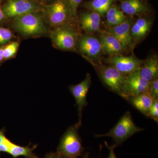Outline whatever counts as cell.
<instances>
[{
  "mask_svg": "<svg viewBox=\"0 0 158 158\" xmlns=\"http://www.w3.org/2000/svg\"><path fill=\"white\" fill-rule=\"evenodd\" d=\"M38 12H31L15 18L14 28L23 35L27 37L40 36L46 33L43 18Z\"/></svg>",
  "mask_w": 158,
  "mask_h": 158,
  "instance_id": "obj_2",
  "label": "cell"
},
{
  "mask_svg": "<svg viewBox=\"0 0 158 158\" xmlns=\"http://www.w3.org/2000/svg\"><path fill=\"white\" fill-rule=\"evenodd\" d=\"M5 132H6V131H5V129L0 130V144L5 142L6 139L8 138L5 135Z\"/></svg>",
  "mask_w": 158,
  "mask_h": 158,
  "instance_id": "obj_29",
  "label": "cell"
},
{
  "mask_svg": "<svg viewBox=\"0 0 158 158\" xmlns=\"http://www.w3.org/2000/svg\"><path fill=\"white\" fill-rule=\"evenodd\" d=\"M144 61L134 55L128 56L116 55L106 59V62L126 76L140 70Z\"/></svg>",
  "mask_w": 158,
  "mask_h": 158,
  "instance_id": "obj_8",
  "label": "cell"
},
{
  "mask_svg": "<svg viewBox=\"0 0 158 158\" xmlns=\"http://www.w3.org/2000/svg\"><path fill=\"white\" fill-rule=\"evenodd\" d=\"M142 16L139 18L131 27V35L135 42H138L146 37L150 31L153 24L152 19Z\"/></svg>",
  "mask_w": 158,
  "mask_h": 158,
  "instance_id": "obj_16",
  "label": "cell"
},
{
  "mask_svg": "<svg viewBox=\"0 0 158 158\" xmlns=\"http://www.w3.org/2000/svg\"><path fill=\"white\" fill-rule=\"evenodd\" d=\"M118 0H90L85 2L84 6L88 10L95 11L101 17L106 15L107 11Z\"/></svg>",
  "mask_w": 158,
  "mask_h": 158,
  "instance_id": "obj_20",
  "label": "cell"
},
{
  "mask_svg": "<svg viewBox=\"0 0 158 158\" xmlns=\"http://www.w3.org/2000/svg\"><path fill=\"white\" fill-rule=\"evenodd\" d=\"M105 145L109 149V151H110L109 156L107 158H116V154H115V152H114V149L118 146L116 144H113L112 146H110L108 144L107 142H105Z\"/></svg>",
  "mask_w": 158,
  "mask_h": 158,
  "instance_id": "obj_28",
  "label": "cell"
},
{
  "mask_svg": "<svg viewBox=\"0 0 158 158\" xmlns=\"http://www.w3.org/2000/svg\"><path fill=\"white\" fill-rule=\"evenodd\" d=\"M44 158H63L58 153L50 152L46 155Z\"/></svg>",
  "mask_w": 158,
  "mask_h": 158,
  "instance_id": "obj_30",
  "label": "cell"
},
{
  "mask_svg": "<svg viewBox=\"0 0 158 158\" xmlns=\"http://www.w3.org/2000/svg\"><path fill=\"white\" fill-rule=\"evenodd\" d=\"M4 59L3 56V48H0V62L2 61Z\"/></svg>",
  "mask_w": 158,
  "mask_h": 158,
  "instance_id": "obj_32",
  "label": "cell"
},
{
  "mask_svg": "<svg viewBox=\"0 0 158 158\" xmlns=\"http://www.w3.org/2000/svg\"><path fill=\"white\" fill-rule=\"evenodd\" d=\"M77 123L69 128L60 139L57 152L63 158H77L85 149L79 135Z\"/></svg>",
  "mask_w": 158,
  "mask_h": 158,
  "instance_id": "obj_1",
  "label": "cell"
},
{
  "mask_svg": "<svg viewBox=\"0 0 158 158\" xmlns=\"http://www.w3.org/2000/svg\"><path fill=\"white\" fill-rule=\"evenodd\" d=\"M140 75L144 80L152 82L158 76V58L156 55L148 57L144 61L139 70Z\"/></svg>",
  "mask_w": 158,
  "mask_h": 158,
  "instance_id": "obj_17",
  "label": "cell"
},
{
  "mask_svg": "<svg viewBox=\"0 0 158 158\" xmlns=\"http://www.w3.org/2000/svg\"><path fill=\"white\" fill-rule=\"evenodd\" d=\"M51 38L54 45L64 51L76 50L78 34L69 23L56 27L52 31Z\"/></svg>",
  "mask_w": 158,
  "mask_h": 158,
  "instance_id": "obj_6",
  "label": "cell"
},
{
  "mask_svg": "<svg viewBox=\"0 0 158 158\" xmlns=\"http://www.w3.org/2000/svg\"><path fill=\"white\" fill-rule=\"evenodd\" d=\"M40 10V6L31 0H9L3 11L7 17L15 18L27 13L39 12Z\"/></svg>",
  "mask_w": 158,
  "mask_h": 158,
  "instance_id": "obj_9",
  "label": "cell"
},
{
  "mask_svg": "<svg viewBox=\"0 0 158 158\" xmlns=\"http://www.w3.org/2000/svg\"><path fill=\"white\" fill-rule=\"evenodd\" d=\"M150 95L154 100L158 99V79H156L151 82L149 90Z\"/></svg>",
  "mask_w": 158,
  "mask_h": 158,
  "instance_id": "obj_26",
  "label": "cell"
},
{
  "mask_svg": "<svg viewBox=\"0 0 158 158\" xmlns=\"http://www.w3.org/2000/svg\"><path fill=\"white\" fill-rule=\"evenodd\" d=\"M105 16H106L105 25L107 28L118 25L128 18L120 8L115 4H113L109 9Z\"/></svg>",
  "mask_w": 158,
  "mask_h": 158,
  "instance_id": "obj_19",
  "label": "cell"
},
{
  "mask_svg": "<svg viewBox=\"0 0 158 158\" xmlns=\"http://www.w3.org/2000/svg\"><path fill=\"white\" fill-rule=\"evenodd\" d=\"M80 52L94 66L102 64V51L100 40L93 35L85 34L78 40Z\"/></svg>",
  "mask_w": 158,
  "mask_h": 158,
  "instance_id": "obj_5",
  "label": "cell"
},
{
  "mask_svg": "<svg viewBox=\"0 0 158 158\" xmlns=\"http://www.w3.org/2000/svg\"><path fill=\"white\" fill-rule=\"evenodd\" d=\"M143 130V129L138 127L134 123L131 113L128 111L122 116L116 125L109 132L104 135H95V137H110L115 141V144L118 146L136 133Z\"/></svg>",
  "mask_w": 158,
  "mask_h": 158,
  "instance_id": "obj_3",
  "label": "cell"
},
{
  "mask_svg": "<svg viewBox=\"0 0 158 158\" xmlns=\"http://www.w3.org/2000/svg\"><path fill=\"white\" fill-rule=\"evenodd\" d=\"M19 44L17 42L11 43L6 46L3 49L4 59H8L13 57L17 52Z\"/></svg>",
  "mask_w": 158,
  "mask_h": 158,
  "instance_id": "obj_22",
  "label": "cell"
},
{
  "mask_svg": "<svg viewBox=\"0 0 158 158\" xmlns=\"http://www.w3.org/2000/svg\"><path fill=\"white\" fill-rule=\"evenodd\" d=\"M13 34L9 29L0 27V44H5L10 41Z\"/></svg>",
  "mask_w": 158,
  "mask_h": 158,
  "instance_id": "obj_24",
  "label": "cell"
},
{
  "mask_svg": "<svg viewBox=\"0 0 158 158\" xmlns=\"http://www.w3.org/2000/svg\"><path fill=\"white\" fill-rule=\"evenodd\" d=\"M11 141L8 138L6 141L2 144H0V155L2 152H9V147Z\"/></svg>",
  "mask_w": 158,
  "mask_h": 158,
  "instance_id": "obj_27",
  "label": "cell"
},
{
  "mask_svg": "<svg viewBox=\"0 0 158 158\" xmlns=\"http://www.w3.org/2000/svg\"><path fill=\"white\" fill-rule=\"evenodd\" d=\"M94 67L102 81L107 88L124 98L123 88L127 76L111 65L100 64Z\"/></svg>",
  "mask_w": 158,
  "mask_h": 158,
  "instance_id": "obj_4",
  "label": "cell"
},
{
  "mask_svg": "<svg viewBox=\"0 0 158 158\" xmlns=\"http://www.w3.org/2000/svg\"><path fill=\"white\" fill-rule=\"evenodd\" d=\"M120 9L130 16H148L152 10L143 0H119Z\"/></svg>",
  "mask_w": 158,
  "mask_h": 158,
  "instance_id": "obj_13",
  "label": "cell"
},
{
  "mask_svg": "<svg viewBox=\"0 0 158 158\" xmlns=\"http://www.w3.org/2000/svg\"><path fill=\"white\" fill-rule=\"evenodd\" d=\"M84 158H88V155H86L84 157Z\"/></svg>",
  "mask_w": 158,
  "mask_h": 158,
  "instance_id": "obj_33",
  "label": "cell"
},
{
  "mask_svg": "<svg viewBox=\"0 0 158 158\" xmlns=\"http://www.w3.org/2000/svg\"><path fill=\"white\" fill-rule=\"evenodd\" d=\"M134 22L133 18L128 17L118 25L107 28L106 30L118 40L126 52L132 51L135 46V42L131 36L130 32L131 27Z\"/></svg>",
  "mask_w": 158,
  "mask_h": 158,
  "instance_id": "obj_10",
  "label": "cell"
},
{
  "mask_svg": "<svg viewBox=\"0 0 158 158\" xmlns=\"http://www.w3.org/2000/svg\"><path fill=\"white\" fill-rule=\"evenodd\" d=\"M101 16L95 11H89L83 12L80 17V23L81 28L86 34L93 35L97 32H100Z\"/></svg>",
  "mask_w": 158,
  "mask_h": 158,
  "instance_id": "obj_15",
  "label": "cell"
},
{
  "mask_svg": "<svg viewBox=\"0 0 158 158\" xmlns=\"http://www.w3.org/2000/svg\"><path fill=\"white\" fill-rule=\"evenodd\" d=\"M127 101L136 110L147 116L154 100L150 95L148 91H146L139 95L129 98Z\"/></svg>",
  "mask_w": 158,
  "mask_h": 158,
  "instance_id": "obj_18",
  "label": "cell"
},
{
  "mask_svg": "<svg viewBox=\"0 0 158 158\" xmlns=\"http://www.w3.org/2000/svg\"><path fill=\"white\" fill-rule=\"evenodd\" d=\"M91 84V77L90 74L88 73L85 80L75 85H71L69 87L71 93L73 96L77 106L79 115V122L77 124L81 125L82 113L84 108L87 106V94Z\"/></svg>",
  "mask_w": 158,
  "mask_h": 158,
  "instance_id": "obj_12",
  "label": "cell"
},
{
  "mask_svg": "<svg viewBox=\"0 0 158 158\" xmlns=\"http://www.w3.org/2000/svg\"><path fill=\"white\" fill-rule=\"evenodd\" d=\"M37 147V145H34L32 147L20 146L11 141L8 153L13 158H17L22 156L26 158H39L33 153V151Z\"/></svg>",
  "mask_w": 158,
  "mask_h": 158,
  "instance_id": "obj_21",
  "label": "cell"
},
{
  "mask_svg": "<svg viewBox=\"0 0 158 158\" xmlns=\"http://www.w3.org/2000/svg\"><path fill=\"white\" fill-rule=\"evenodd\" d=\"M143 1H146V0H143Z\"/></svg>",
  "mask_w": 158,
  "mask_h": 158,
  "instance_id": "obj_34",
  "label": "cell"
},
{
  "mask_svg": "<svg viewBox=\"0 0 158 158\" xmlns=\"http://www.w3.org/2000/svg\"><path fill=\"white\" fill-rule=\"evenodd\" d=\"M70 10L73 19L76 20L77 9L83 0H64Z\"/></svg>",
  "mask_w": 158,
  "mask_h": 158,
  "instance_id": "obj_23",
  "label": "cell"
},
{
  "mask_svg": "<svg viewBox=\"0 0 158 158\" xmlns=\"http://www.w3.org/2000/svg\"><path fill=\"white\" fill-rule=\"evenodd\" d=\"M100 42L103 53L109 57L123 55L126 52L121 44L116 37L106 31H101Z\"/></svg>",
  "mask_w": 158,
  "mask_h": 158,
  "instance_id": "obj_14",
  "label": "cell"
},
{
  "mask_svg": "<svg viewBox=\"0 0 158 158\" xmlns=\"http://www.w3.org/2000/svg\"><path fill=\"white\" fill-rule=\"evenodd\" d=\"M150 84L141 77L139 70L127 76L123 88L124 98L127 100L129 98L148 91Z\"/></svg>",
  "mask_w": 158,
  "mask_h": 158,
  "instance_id": "obj_11",
  "label": "cell"
},
{
  "mask_svg": "<svg viewBox=\"0 0 158 158\" xmlns=\"http://www.w3.org/2000/svg\"><path fill=\"white\" fill-rule=\"evenodd\" d=\"M146 117L158 122V99L154 100Z\"/></svg>",
  "mask_w": 158,
  "mask_h": 158,
  "instance_id": "obj_25",
  "label": "cell"
},
{
  "mask_svg": "<svg viewBox=\"0 0 158 158\" xmlns=\"http://www.w3.org/2000/svg\"><path fill=\"white\" fill-rule=\"evenodd\" d=\"M45 11L49 22L53 27L66 24L73 19L70 10L64 0H57L47 6Z\"/></svg>",
  "mask_w": 158,
  "mask_h": 158,
  "instance_id": "obj_7",
  "label": "cell"
},
{
  "mask_svg": "<svg viewBox=\"0 0 158 158\" xmlns=\"http://www.w3.org/2000/svg\"><path fill=\"white\" fill-rule=\"evenodd\" d=\"M5 15L4 14L3 10L0 9V22L2 20L4 17H5Z\"/></svg>",
  "mask_w": 158,
  "mask_h": 158,
  "instance_id": "obj_31",
  "label": "cell"
}]
</instances>
